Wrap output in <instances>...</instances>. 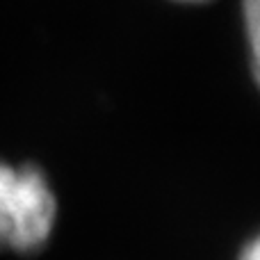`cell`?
Here are the masks:
<instances>
[{"label": "cell", "mask_w": 260, "mask_h": 260, "mask_svg": "<svg viewBox=\"0 0 260 260\" xmlns=\"http://www.w3.org/2000/svg\"><path fill=\"white\" fill-rule=\"evenodd\" d=\"M59 221V199L39 165H16V201L7 251L37 256L50 244Z\"/></svg>", "instance_id": "cell-1"}, {"label": "cell", "mask_w": 260, "mask_h": 260, "mask_svg": "<svg viewBox=\"0 0 260 260\" xmlns=\"http://www.w3.org/2000/svg\"><path fill=\"white\" fill-rule=\"evenodd\" d=\"M16 201V165L0 160V251H7Z\"/></svg>", "instance_id": "cell-2"}, {"label": "cell", "mask_w": 260, "mask_h": 260, "mask_svg": "<svg viewBox=\"0 0 260 260\" xmlns=\"http://www.w3.org/2000/svg\"><path fill=\"white\" fill-rule=\"evenodd\" d=\"M242 18H244V30H247L249 39V55H251V73L258 78V25H260V0H242Z\"/></svg>", "instance_id": "cell-3"}, {"label": "cell", "mask_w": 260, "mask_h": 260, "mask_svg": "<svg viewBox=\"0 0 260 260\" xmlns=\"http://www.w3.org/2000/svg\"><path fill=\"white\" fill-rule=\"evenodd\" d=\"M238 260H260V244H258V238H251L247 244L242 247Z\"/></svg>", "instance_id": "cell-4"}, {"label": "cell", "mask_w": 260, "mask_h": 260, "mask_svg": "<svg viewBox=\"0 0 260 260\" xmlns=\"http://www.w3.org/2000/svg\"><path fill=\"white\" fill-rule=\"evenodd\" d=\"M171 3H178V5H206V3H212V0H171Z\"/></svg>", "instance_id": "cell-5"}]
</instances>
